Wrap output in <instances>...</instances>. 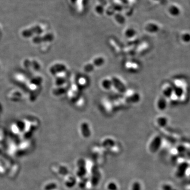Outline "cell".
<instances>
[{"label": "cell", "instance_id": "obj_1", "mask_svg": "<svg viewBox=\"0 0 190 190\" xmlns=\"http://www.w3.org/2000/svg\"><path fill=\"white\" fill-rule=\"evenodd\" d=\"M112 86H114L117 91L121 93H126L127 90L126 86L123 83V81H121V79L116 77H114L112 79Z\"/></svg>", "mask_w": 190, "mask_h": 190}, {"label": "cell", "instance_id": "obj_2", "mask_svg": "<svg viewBox=\"0 0 190 190\" xmlns=\"http://www.w3.org/2000/svg\"><path fill=\"white\" fill-rule=\"evenodd\" d=\"M161 138L160 136H156L150 143V150L152 153H155L161 146Z\"/></svg>", "mask_w": 190, "mask_h": 190}, {"label": "cell", "instance_id": "obj_3", "mask_svg": "<svg viewBox=\"0 0 190 190\" xmlns=\"http://www.w3.org/2000/svg\"><path fill=\"white\" fill-rule=\"evenodd\" d=\"M81 134L84 137L88 138L91 135V131L88 124L83 122L81 125Z\"/></svg>", "mask_w": 190, "mask_h": 190}, {"label": "cell", "instance_id": "obj_4", "mask_svg": "<svg viewBox=\"0 0 190 190\" xmlns=\"http://www.w3.org/2000/svg\"><path fill=\"white\" fill-rule=\"evenodd\" d=\"M133 94L129 93L127 95H126V101L127 102H130L131 103H136L138 102L140 100L139 95L137 93H132Z\"/></svg>", "mask_w": 190, "mask_h": 190}, {"label": "cell", "instance_id": "obj_5", "mask_svg": "<svg viewBox=\"0 0 190 190\" xmlns=\"http://www.w3.org/2000/svg\"><path fill=\"white\" fill-rule=\"evenodd\" d=\"M102 86L105 90H109L112 87V79H105L102 81Z\"/></svg>", "mask_w": 190, "mask_h": 190}, {"label": "cell", "instance_id": "obj_6", "mask_svg": "<svg viewBox=\"0 0 190 190\" xmlns=\"http://www.w3.org/2000/svg\"><path fill=\"white\" fill-rule=\"evenodd\" d=\"M105 62V60L103 57H98L94 59L92 64H94L95 67H99L103 66Z\"/></svg>", "mask_w": 190, "mask_h": 190}, {"label": "cell", "instance_id": "obj_7", "mask_svg": "<svg viewBox=\"0 0 190 190\" xmlns=\"http://www.w3.org/2000/svg\"><path fill=\"white\" fill-rule=\"evenodd\" d=\"M66 66L63 64H58L54 65V73H61L66 70Z\"/></svg>", "mask_w": 190, "mask_h": 190}, {"label": "cell", "instance_id": "obj_8", "mask_svg": "<svg viewBox=\"0 0 190 190\" xmlns=\"http://www.w3.org/2000/svg\"><path fill=\"white\" fill-rule=\"evenodd\" d=\"M158 107L160 110H163L166 108L167 103L164 98H160L158 102Z\"/></svg>", "mask_w": 190, "mask_h": 190}, {"label": "cell", "instance_id": "obj_9", "mask_svg": "<svg viewBox=\"0 0 190 190\" xmlns=\"http://www.w3.org/2000/svg\"><path fill=\"white\" fill-rule=\"evenodd\" d=\"M87 85V81L86 79V78L83 77H81L78 79V88L79 89H81L82 88H85V87Z\"/></svg>", "mask_w": 190, "mask_h": 190}, {"label": "cell", "instance_id": "obj_10", "mask_svg": "<svg viewBox=\"0 0 190 190\" xmlns=\"http://www.w3.org/2000/svg\"><path fill=\"white\" fill-rule=\"evenodd\" d=\"M187 166V164L186 163H183L179 166L178 171L177 172V174L179 177H181L184 174L186 170Z\"/></svg>", "mask_w": 190, "mask_h": 190}, {"label": "cell", "instance_id": "obj_11", "mask_svg": "<svg viewBox=\"0 0 190 190\" xmlns=\"http://www.w3.org/2000/svg\"><path fill=\"white\" fill-rule=\"evenodd\" d=\"M158 125L161 127H164L166 126L167 123V119H166V117H159L158 119Z\"/></svg>", "mask_w": 190, "mask_h": 190}, {"label": "cell", "instance_id": "obj_12", "mask_svg": "<svg viewBox=\"0 0 190 190\" xmlns=\"http://www.w3.org/2000/svg\"><path fill=\"white\" fill-rule=\"evenodd\" d=\"M94 173H95V174L94 175H93L92 183L94 185H96L99 182V179H100V175H99L98 172H94Z\"/></svg>", "mask_w": 190, "mask_h": 190}, {"label": "cell", "instance_id": "obj_13", "mask_svg": "<svg viewBox=\"0 0 190 190\" xmlns=\"http://www.w3.org/2000/svg\"><path fill=\"white\" fill-rule=\"evenodd\" d=\"M125 35H126V37L128 38H131L134 37L136 35V32L134 29H129L127 30L126 32L125 33Z\"/></svg>", "mask_w": 190, "mask_h": 190}, {"label": "cell", "instance_id": "obj_14", "mask_svg": "<svg viewBox=\"0 0 190 190\" xmlns=\"http://www.w3.org/2000/svg\"><path fill=\"white\" fill-rule=\"evenodd\" d=\"M127 68L130 69L132 71H136L138 69V66L135 63H127L126 64V68Z\"/></svg>", "mask_w": 190, "mask_h": 190}, {"label": "cell", "instance_id": "obj_15", "mask_svg": "<svg viewBox=\"0 0 190 190\" xmlns=\"http://www.w3.org/2000/svg\"><path fill=\"white\" fill-rule=\"evenodd\" d=\"M163 92L164 95L165 96L170 97L173 93V89L171 87H166L164 89Z\"/></svg>", "mask_w": 190, "mask_h": 190}, {"label": "cell", "instance_id": "obj_16", "mask_svg": "<svg viewBox=\"0 0 190 190\" xmlns=\"http://www.w3.org/2000/svg\"><path fill=\"white\" fill-rule=\"evenodd\" d=\"M95 66L94 64H86L84 67V70L87 72H91L94 71Z\"/></svg>", "mask_w": 190, "mask_h": 190}, {"label": "cell", "instance_id": "obj_17", "mask_svg": "<svg viewBox=\"0 0 190 190\" xmlns=\"http://www.w3.org/2000/svg\"><path fill=\"white\" fill-rule=\"evenodd\" d=\"M146 29L148 32H155L158 31V28L153 24H150L148 25H147V27L146 28Z\"/></svg>", "mask_w": 190, "mask_h": 190}, {"label": "cell", "instance_id": "obj_18", "mask_svg": "<svg viewBox=\"0 0 190 190\" xmlns=\"http://www.w3.org/2000/svg\"><path fill=\"white\" fill-rule=\"evenodd\" d=\"M57 187V185L56 183H49L45 187H44V190H53L56 189Z\"/></svg>", "mask_w": 190, "mask_h": 190}, {"label": "cell", "instance_id": "obj_19", "mask_svg": "<svg viewBox=\"0 0 190 190\" xmlns=\"http://www.w3.org/2000/svg\"><path fill=\"white\" fill-rule=\"evenodd\" d=\"M108 189L109 190H117V187L115 183H110L108 185Z\"/></svg>", "mask_w": 190, "mask_h": 190}, {"label": "cell", "instance_id": "obj_20", "mask_svg": "<svg viewBox=\"0 0 190 190\" xmlns=\"http://www.w3.org/2000/svg\"><path fill=\"white\" fill-rule=\"evenodd\" d=\"M132 190H141V185L138 182H135L133 185Z\"/></svg>", "mask_w": 190, "mask_h": 190}, {"label": "cell", "instance_id": "obj_21", "mask_svg": "<svg viewBox=\"0 0 190 190\" xmlns=\"http://www.w3.org/2000/svg\"><path fill=\"white\" fill-rule=\"evenodd\" d=\"M75 184V179H71L70 180H68L66 183V185L68 187H72Z\"/></svg>", "mask_w": 190, "mask_h": 190}, {"label": "cell", "instance_id": "obj_22", "mask_svg": "<svg viewBox=\"0 0 190 190\" xmlns=\"http://www.w3.org/2000/svg\"><path fill=\"white\" fill-rule=\"evenodd\" d=\"M183 40L185 41H186V42H188L190 40V35H185L183 36Z\"/></svg>", "mask_w": 190, "mask_h": 190}, {"label": "cell", "instance_id": "obj_23", "mask_svg": "<svg viewBox=\"0 0 190 190\" xmlns=\"http://www.w3.org/2000/svg\"><path fill=\"white\" fill-rule=\"evenodd\" d=\"M163 190H173L172 188L170 185H164L163 186Z\"/></svg>", "mask_w": 190, "mask_h": 190}]
</instances>
